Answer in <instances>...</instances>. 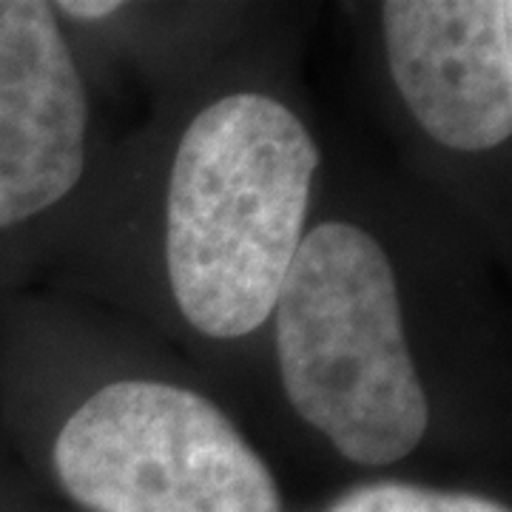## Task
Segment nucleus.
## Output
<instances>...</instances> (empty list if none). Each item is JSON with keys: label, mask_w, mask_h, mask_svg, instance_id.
Returning <instances> with one entry per match:
<instances>
[{"label": "nucleus", "mask_w": 512, "mask_h": 512, "mask_svg": "<svg viewBox=\"0 0 512 512\" xmlns=\"http://www.w3.org/2000/svg\"><path fill=\"white\" fill-rule=\"evenodd\" d=\"M322 177L288 69L222 37L137 143L106 157L57 262L185 348L256 356Z\"/></svg>", "instance_id": "obj_1"}, {"label": "nucleus", "mask_w": 512, "mask_h": 512, "mask_svg": "<svg viewBox=\"0 0 512 512\" xmlns=\"http://www.w3.org/2000/svg\"><path fill=\"white\" fill-rule=\"evenodd\" d=\"M476 239L424 185L325 165L265 350L285 407L339 461L387 470L490 424L504 350Z\"/></svg>", "instance_id": "obj_2"}, {"label": "nucleus", "mask_w": 512, "mask_h": 512, "mask_svg": "<svg viewBox=\"0 0 512 512\" xmlns=\"http://www.w3.org/2000/svg\"><path fill=\"white\" fill-rule=\"evenodd\" d=\"M12 402L29 447L83 512H285L274 467L205 387L77 305H26Z\"/></svg>", "instance_id": "obj_3"}, {"label": "nucleus", "mask_w": 512, "mask_h": 512, "mask_svg": "<svg viewBox=\"0 0 512 512\" xmlns=\"http://www.w3.org/2000/svg\"><path fill=\"white\" fill-rule=\"evenodd\" d=\"M384 97L424 188L501 239L512 146L510 0H384L370 9Z\"/></svg>", "instance_id": "obj_4"}, {"label": "nucleus", "mask_w": 512, "mask_h": 512, "mask_svg": "<svg viewBox=\"0 0 512 512\" xmlns=\"http://www.w3.org/2000/svg\"><path fill=\"white\" fill-rule=\"evenodd\" d=\"M109 151L77 37L46 0H0V285L57 262Z\"/></svg>", "instance_id": "obj_5"}, {"label": "nucleus", "mask_w": 512, "mask_h": 512, "mask_svg": "<svg viewBox=\"0 0 512 512\" xmlns=\"http://www.w3.org/2000/svg\"><path fill=\"white\" fill-rule=\"evenodd\" d=\"M322 512H512L507 501L478 490L436 487L413 478H365L336 495Z\"/></svg>", "instance_id": "obj_6"}]
</instances>
